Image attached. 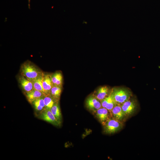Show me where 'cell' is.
Masks as SVG:
<instances>
[{
    "mask_svg": "<svg viewBox=\"0 0 160 160\" xmlns=\"http://www.w3.org/2000/svg\"><path fill=\"white\" fill-rule=\"evenodd\" d=\"M53 85L51 75L44 73L43 81V87L44 93L46 95H50L51 89Z\"/></svg>",
    "mask_w": 160,
    "mask_h": 160,
    "instance_id": "cell-8",
    "label": "cell"
},
{
    "mask_svg": "<svg viewBox=\"0 0 160 160\" xmlns=\"http://www.w3.org/2000/svg\"><path fill=\"white\" fill-rule=\"evenodd\" d=\"M44 100L45 105L44 110H50L56 102L50 95L45 96L44 97Z\"/></svg>",
    "mask_w": 160,
    "mask_h": 160,
    "instance_id": "cell-18",
    "label": "cell"
},
{
    "mask_svg": "<svg viewBox=\"0 0 160 160\" xmlns=\"http://www.w3.org/2000/svg\"><path fill=\"white\" fill-rule=\"evenodd\" d=\"M44 73L32 81L34 88L44 93L43 81Z\"/></svg>",
    "mask_w": 160,
    "mask_h": 160,
    "instance_id": "cell-17",
    "label": "cell"
},
{
    "mask_svg": "<svg viewBox=\"0 0 160 160\" xmlns=\"http://www.w3.org/2000/svg\"><path fill=\"white\" fill-rule=\"evenodd\" d=\"M121 106L125 116L130 115L134 112L136 108V104L135 100L129 99L123 103Z\"/></svg>",
    "mask_w": 160,
    "mask_h": 160,
    "instance_id": "cell-7",
    "label": "cell"
},
{
    "mask_svg": "<svg viewBox=\"0 0 160 160\" xmlns=\"http://www.w3.org/2000/svg\"><path fill=\"white\" fill-rule=\"evenodd\" d=\"M25 95L28 101L31 104L36 99L46 95L43 92L34 89L30 92L25 93Z\"/></svg>",
    "mask_w": 160,
    "mask_h": 160,
    "instance_id": "cell-9",
    "label": "cell"
},
{
    "mask_svg": "<svg viewBox=\"0 0 160 160\" xmlns=\"http://www.w3.org/2000/svg\"><path fill=\"white\" fill-rule=\"evenodd\" d=\"M52 81L54 85L62 87L63 77L62 73L56 72L51 75Z\"/></svg>",
    "mask_w": 160,
    "mask_h": 160,
    "instance_id": "cell-15",
    "label": "cell"
},
{
    "mask_svg": "<svg viewBox=\"0 0 160 160\" xmlns=\"http://www.w3.org/2000/svg\"><path fill=\"white\" fill-rule=\"evenodd\" d=\"M62 87L53 85L51 89L50 95L55 102L59 101L62 91Z\"/></svg>",
    "mask_w": 160,
    "mask_h": 160,
    "instance_id": "cell-14",
    "label": "cell"
},
{
    "mask_svg": "<svg viewBox=\"0 0 160 160\" xmlns=\"http://www.w3.org/2000/svg\"><path fill=\"white\" fill-rule=\"evenodd\" d=\"M50 111L61 125L62 122V116L59 102H55Z\"/></svg>",
    "mask_w": 160,
    "mask_h": 160,
    "instance_id": "cell-13",
    "label": "cell"
},
{
    "mask_svg": "<svg viewBox=\"0 0 160 160\" xmlns=\"http://www.w3.org/2000/svg\"><path fill=\"white\" fill-rule=\"evenodd\" d=\"M86 104L87 108L94 112L102 107L100 101L93 95L90 96L87 99Z\"/></svg>",
    "mask_w": 160,
    "mask_h": 160,
    "instance_id": "cell-6",
    "label": "cell"
},
{
    "mask_svg": "<svg viewBox=\"0 0 160 160\" xmlns=\"http://www.w3.org/2000/svg\"><path fill=\"white\" fill-rule=\"evenodd\" d=\"M38 116L39 119L47 122L54 126H60L50 110H44L40 112Z\"/></svg>",
    "mask_w": 160,
    "mask_h": 160,
    "instance_id": "cell-4",
    "label": "cell"
},
{
    "mask_svg": "<svg viewBox=\"0 0 160 160\" xmlns=\"http://www.w3.org/2000/svg\"><path fill=\"white\" fill-rule=\"evenodd\" d=\"M109 92L108 87L103 86L98 88L93 95L100 101L108 97Z\"/></svg>",
    "mask_w": 160,
    "mask_h": 160,
    "instance_id": "cell-11",
    "label": "cell"
},
{
    "mask_svg": "<svg viewBox=\"0 0 160 160\" xmlns=\"http://www.w3.org/2000/svg\"><path fill=\"white\" fill-rule=\"evenodd\" d=\"M44 97L37 99L33 101L31 104H33L35 110L40 112L45 109V105L44 100Z\"/></svg>",
    "mask_w": 160,
    "mask_h": 160,
    "instance_id": "cell-16",
    "label": "cell"
},
{
    "mask_svg": "<svg viewBox=\"0 0 160 160\" xmlns=\"http://www.w3.org/2000/svg\"><path fill=\"white\" fill-rule=\"evenodd\" d=\"M111 97V95H109L108 97L100 101L102 107L105 108L107 105Z\"/></svg>",
    "mask_w": 160,
    "mask_h": 160,
    "instance_id": "cell-20",
    "label": "cell"
},
{
    "mask_svg": "<svg viewBox=\"0 0 160 160\" xmlns=\"http://www.w3.org/2000/svg\"><path fill=\"white\" fill-rule=\"evenodd\" d=\"M113 118L119 121H121L125 116L121 105H117L111 112Z\"/></svg>",
    "mask_w": 160,
    "mask_h": 160,
    "instance_id": "cell-12",
    "label": "cell"
},
{
    "mask_svg": "<svg viewBox=\"0 0 160 160\" xmlns=\"http://www.w3.org/2000/svg\"><path fill=\"white\" fill-rule=\"evenodd\" d=\"M19 81L25 93L30 92L34 89L32 82L24 76L21 75L20 76Z\"/></svg>",
    "mask_w": 160,
    "mask_h": 160,
    "instance_id": "cell-10",
    "label": "cell"
},
{
    "mask_svg": "<svg viewBox=\"0 0 160 160\" xmlns=\"http://www.w3.org/2000/svg\"><path fill=\"white\" fill-rule=\"evenodd\" d=\"M96 117L103 126L111 117V114L106 108L102 107L94 112Z\"/></svg>",
    "mask_w": 160,
    "mask_h": 160,
    "instance_id": "cell-5",
    "label": "cell"
},
{
    "mask_svg": "<svg viewBox=\"0 0 160 160\" xmlns=\"http://www.w3.org/2000/svg\"><path fill=\"white\" fill-rule=\"evenodd\" d=\"M123 126V124L120 121L113 118H111L103 126L104 132L107 134H113L121 129Z\"/></svg>",
    "mask_w": 160,
    "mask_h": 160,
    "instance_id": "cell-3",
    "label": "cell"
},
{
    "mask_svg": "<svg viewBox=\"0 0 160 160\" xmlns=\"http://www.w3.org/2000/svg\"><path fill=\"white\" fill-rule=\"evenodd\" d=\"M111 97L110 99L105 107V108L108 109L110 113L113 108L117 105L112 99L111 95Z\"/></svg>",
    "mask_w": 160,
    "mask_h": 160,
    "instance_id": "cell-19",
    "label": "cell"
},
{
    "mask_svg": "<svg viewBox=\"0 0 160 160\" xmlns=\"http://www.w3.org/2000/svg\"><path fill=\"white\" fill-rule=\"evenodd\" d=\"M28 6H29V8H30V0H28Z\"/></svg>",
    "mask_w": 160,
    "mask_h": 160,
    "instance_id": "cell-21",
    "label": "cell"
},
{
    "mask_svg": "<svg viewBox=\"0 0 160 160\" xmlns=\"http://www.w3.org/2000/svg\"><path fill=\"white\" fill-rule=\"evenodd\" d=\"M21 75L29 80L33 81L44 73L36 65L30 61H27L21 65Z\"/></svg>",
    "mask_w": 160,
    "mask_h": 160,
    "instance_id": "cell-1",
    "label": "cell"
},
{
    "mask_svg": "<svg viewBox=\"0 0 160 160\" xmlns=\"http://www.w3.org/2000/svg\"><path fill=\"white\" fill-rule=\"evenodd\" d=\"M110 94L116 104L121 105L129 100L132 96L129 89L123 87L113 88Z\"/></svg>",
    "mask_w": 160,
    "mask_h": 160,
    "instance_id": "cell-2",
    "label": "cell"
}]
</instances>
